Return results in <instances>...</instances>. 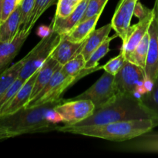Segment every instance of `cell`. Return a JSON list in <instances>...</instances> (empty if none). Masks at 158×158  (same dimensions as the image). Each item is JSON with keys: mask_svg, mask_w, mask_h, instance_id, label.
<instances>
[{"mask_svg": "<svg viewBox=\"0 0 158 158\" xmlns=\"http://www.w3.org/2000/svg\"><path fill=\"white\" fill-rule=\"evenodd\" d=\"M65 100L61 98L38 106L23 107L12 114L2 116L0 126L12 133L14 137L57 131V123L63 121L55 108Z\"/></svg>", "mask_w": 158, "mask_h": 158, "instance_id": "1", "label": "cell"}, {"mask_svg": "<svg viewBox=\"0 0 158 158\" xmlns=\"http://www.w3.org/2000/svg\"><path fill=\"white\" fill-rule=\"evenodd\" d=\"M157 127L151 119L124 120L99 126H59L56 131L97 137L115 142L128 141Z\"/></svg>", "mask_w": 158, "mask_h": 158, "instance_id": "2", "label": "cell"}, {"mask_svg": "<svg viewBox=\"0 0 158 158\" xmlns=\"http://www.w3.org/2000/svg\"><path fill=\"white\" fill-rule=\"evenodd\" d=\"M141 119L151 118L141 106L139 98L134 95L120 94L112 103L96 110L88 118L73 125L67 126H99L114 122Z\"/></svg>", "mask_w": 158, "mask_h": 158, "instance_id": "3", "label": "cell"}, {"mask_svg": "<svg viewBox=\"0 0 158 158\" xmlns=\"http://www.w3.org/2000/svg\"><path fill=\"white\" fill-rule=\"evenodd\" d=\"M61 40L62 35L54 31H52L47 36L42 38L35 47L23 58V63L19 73V78L26 80L39 71L51 56Z\"/></svg>", "mask_w": 158, "mask_h": 158, "instance_id": "4", "label": "cell"}, {"mask_svg": "<svg viewBox=\"0 0 158 158\" xmlns=\"http://www.w3.org/2000/svg\"><path fill=\"white\" fill-rule=\"evenodd\" d=\"M120 95L114 82V76L104 71L100 78L89 89L70 100H90L96 110L112 103Z\"/></svg>", "mask_w": 158, "mask_h": 158, "instance_id": "5", "label": "cell"}, {"mask_svg": "<svg viewBox=\"0 0 158 158\" xmlns=\"http://www.w3.org/2000/svg\"><path fill=\"white\" fill-rule=\"evenodd\" d=\"M66 125H73L90 117L95 111L94 104L88 100L68 99L55 108Z\"/></svg>", "mask_w": 158, "mask_h": 158, "instance_id": "6", "label": "cell"}, {"mask_svg": "<svg viewBox=\"0 0 158 158\" xmlns=\"http://www.w3.org/2000/svg\"><path fill=\"white\" fill-rule=\"evenodd\" d=\"M144 69L126 60L114 76L115 85L120 94L135 96L137 86L145 79Z\"/></svg>", "mask_w": 158, "mask_h": 158, "instance_id": "7", "label": "cell"}, {"mask_svg": "<svg viewBox=\"0 0 158 158\" xmlns=\"http://www.w3.org/2000/svg\"><path fill=\"white\" fill-rule=\"evenodd\" d=\"M153 12L154 15L148 29L149 49L144 72L146 78L154 82L158 76V0L154 2Z\"/></svg>", "mask_w": 158, "mask_h": 158, "instance_id": "8", "label": "cell"}, {"mask_svg": "<svg viewBox=\"0 0 158 158\" xmlns=\"http://www.w3.org/2000/svg\"><path fill=\"white\" fill-rule=\"evenodd\" d=\"M137 2L135 0H120L111 20L113 29L121 39L123 43L127 41L129 36L131 19L134 15Z\"/></svg>", "mask_w": 158, "mask_h": 158, "instance_id": "9", "label": "cell"}, {"mask_svg": "<svg viewBox=\"0 0 158 158\" xmlns=\"http://www.w3.org/2000/svg\"><path fill=\"white\" fill-rule=\"evenodd\" d=\"M88 2L89 0H83L80 2L73 12L66 18H60L54 15L50 24L52 31L57 32L62 36L67 35L81 21Z\"/></svg>", "mask_w": 158, "mask_h": 158, "instance_id": "10", "label": "cell"}, {"mask_svg": "<svg viewBox=\"0 0 158 158\" xmlns=\"http://www.w3.org/2000/svg\"><path fill=\"white\" fill-rule=\"evenodd\" d=\"M29 34L30 32H26L21 29L12 41H0V74L7 69L11 62L18 55Z\"/></svg>", "mask_w": 158, "mask_h": 158, "instance_id": "11", "label": "cell"}, {"mask_svg": "<svg viewBox=\"0 0 158 158\" xmlns=\"http://www.w3.org/2000/svg\"><path fill=\"white\" fill-rule=\"evenodd\" d=\"M153 15H154V12L153 9H151V12L146 16L139 19V22L137 24L131 26L129 36L127 41L122 44L121 50H120L124 53L125 57L135 49L143 36L148 33L150 25L152 21Z\"/></svg>", "mask_w": 158, "mask_h": 158, "instance_id": "12", "label": "cell"}, {"mask_svg": "<svg viewBox=\"0 0 158 158\" xmlns=\"http://www.w3.org/2000/svg\"><path fill=\"white\" fill-rule=\"evenodd\" d=\"M37 73H38V71L26 80L24 84L19 89L12 100L2 110L0 114V117L13 114L27 105L31 99Z\"/></svg>", "mask_w": 158, "mask_h": 158, "instance_id": "13", "label": "cell"}, {"mask_svg": "<svg viewBox=\"0 0 158 158\" xmlns=\"http://www.w3.org/2000/svg\"><path fill=\"white\" fill-rule=\"evenodd\" d=\"M84 43L85 41L83 43H74L65 36H62L61 41L53 50L51 56L63 66L81 53Z\"/></svg>", "mask_w": 158, "mask_h": 158, "instance_id": "14", "label": "cell"}, {"mask_svg": "<svg viewBox=\"0 0 158 158\" xmlns=\"http://www.w3.org/2000/svg\"><path fill=\"white\" fill-rule=\"evenodd\" d=\"M151 131L131 140L129 143L124 145V148L128 151L135 152L158 153V133Z\"/></svg>", "mask_w": 158, "mask_h": 158, "instance_id": "15", "label": "cell"}, {"mask_svg": "<svg viewBox=\"0 0 158 158\" xmlns=\"http://www.w3.org/2000/svg\"><path fill=\"white\" fill-rule=\"evenodd\" d=\"M111 29H113V28L110 23L93 31L92 33L85 40L83 48L81 51V54L84 56L85 60H87L91 54L109 37Z\"/></svg>", "mask_w": 158, "mask_h": 158, "instance_id": "16", "label": "cell"}, {"mask_svg": "<svg viewBox=\"0 0 158 158\" xmlns=\"http://www.w3.org/2000/svg\"><path fill=\"white\" fill-rule=\"evenodd\" d=\"M21 28V11L19 6L3 23L0 24V41H12L16 37Z\"/></svg>", "mask_w": 158, "mask_h": 158, "instance_id": "17", "label": "cell"}, {"mask_svg": "<svg viewBox=\"0 0 158 158\" xmlns=\"http://www.w3.org/2000/svg\"><path fill=\"white\" fill-rule=\"evenodd\" d=\"M60 66L61 65L55 59L52 58V56H50L46 60V63L39 69L36 79H35V83H34L33 90H32V96H31L30 100H32L35 97V96L44 87L45 85L49 82V80L52 77L54 73L56 71V69Z\"/></svg>", "mask_w": 158, "mask_h": 158, "instance_id": "18", "label": "cell"}, {"mask_svg": "<svg viewBox=\"0 0 158 158\" xmlns=\"http://www.w3.org/2000/svg\"><path fill=\"white\" fill-rule=\"evenodd\" d=\"M100 15L101 14H97L84 21L80 22L67 35H65V37L74 43L84 42L95 29Z\"/></svg>", "mask_w": 158, "mask_h": 158, "instance_id": "19", "label": "cell"}, {"mask_svg": "<svg viewBox=\"0 0 158 158\" xmlns=\"http://www.w3.org/2000/svg\"><path fill=\"white\" fill-rule=\"evenodd\" d=\"M139 100L143 109L158 127V76L154 80L152 89L142 95Z\"/></svg>", "mask_w": 158, "mask_h": 158, "instance_id": "20", "label": "cell"}, {"mask_svg": "<svg viewBox=\"0 0 158 158\" xmlns=\"http://www.w3.org/2000/svg\"><path fill=\"white\" fill-rule=\"evenodd\" d=\"M150 35L149 33L146 34L140 42L137 47L133 52L126 56V60L134 63L137 66L144 69L146 66L147 58H148V49H149Z\"/></svg>", "mask_w": 158, "mask_h": 158, "instance_id": "21", "label": "cell"}, {"mask_svg": "<svg viewBox=\"0 0 158 158\" xmlns=\"http://www.w3.org/2000/svg\"><path fill=\"white\" fill-rule=\"evenodd\" d=\"M23 63L22 59L12 66L8 67L4 72L0 74V96L18 78Z\"/></svg>", "mask_w": 158, "mask_h": 158, "instance_id": "22", "label": "cell"}, {"mask_svg": "<svg viewBox=\"0 0 158 158\" xmlns=\"http://www.w3.org/2000/svg\"><path fill=\"white\" fill-rule=\"evenodd\" d=\"M118 36L116 35H113L111 37H108L89 56V58L86 60V66L85 68L86 69H94V68L97 67L99 66V62L101 60L103 57H104L106 54L108 53L110 50V42L114 40L115 37Z\"/></svg>", "mask_w": 158, "mask_h": 158, "instance_id": "23", "label": "cell"}, {"mask_svg": "<svg viewBox=\"0 0 158 158\" xmlns=\"http://www.w3.org/2000/svg\"><path fill=\"white\" fill-rule=\"evenodd\" d=\"M86 62L84 56L80 53L77 56L74 57L73 60H69L66 63L61 66L62 72L66 76H70V77H77L83 73L86 68Z\"/></svg>", "mask_w": 158, "mask_h": 158, "instance_id": "24", "label": "cell"}, {"mask_svg": "<svg viewBox=\"0 0 158 158\" xmlns=\"http://www.w3.org/2000/svg\"><path fill=\"white\" fill-rule=\"evenodd\" d=\"M36 0H22L20 4V11H21V22L22 28L26 32H31L28 31L31 18L35 9Z\"/></svg>", "mask_w": 158, "mask_h": 158, "instance_id": "25", "label": "cell"}, {"mask_svg": "<svg viewBox=\"0 0 158 158\" xmlns=\"http://www.w3.org/2000/svg\"><path fill=\"white\" fill-rule=\"evenodd\" d=\"M58 0H36L35 9L31 18L28 31L31 32L32 29L42 15L52 6H53Z\"/></svg>", "mask_w": 158, "mask_h": 158, "instance_id": "26", "label": "cell"}, {"mask_svg": "<svg viewBox=\"0 0 158 158\" xmlns=\"http://www.w3.org/2000/svg\"><path fill=\"white\" fill-rule=\"evenodd\" d=\"M25 82H26V80H23L18 77L14 81V83L0 96V114L2 111V110L7 106L8 103L12 100V99L16 94L19 89L24 84Z\"/></svg>", "mask_w": 158, "mask_h": 158, "instance_id": "27", "label": "cell"}, {"mask_svg": "<svg viewBox=\"0 0 158 158\" xmlns=\"http://www.w3.org/2000/svg\"><path fill=\"white\" fill-rule=\"evenodd\" d=\"M108 1L109 0H89L84 15L80 22L84 21L97 14H102Z\"/></svg>", "mask_w": 158, "mask_h": 158, "instance_id": "28", "label": "cell"}, {"mask_svg": "<svg viewBox=\"0 0 158 158\" xmlns=\"http://www.w3.org/2000/svg\"><path fill=\"white\" fill-rule=\"evenodd\" d=\"M22 0H0V24L21 4Z\"/></svg>", "mask_w": 158, "mask_h": 158, "instance_id": "29", "label": "cell"}, {"mask_svg": "<svg viewBox=\"0 0 158 158\" xmlns=\"http://www.w3.org/2000/svg\"><path fill=\"white\" fill-rule=\"evenodd\" d=\"M125 61H126V57H125L124 53L120 51L118 56L111 59L106 64L103 65V69L105 72L115 76L123 66Z\"/></svg>", "mask_w": 158, "mask_h": 158, "instance_id": "30", "label": "cell"}, {"mask_svg": "<svg viewBox=\"0 0 158 158\" xmlns=\"http://www.w3.org/2000/svg\"><path fill=\"white\" fill-rule=\"evenodd\" d=\"M77 5L73 0H58L56 11L54 15L60 18H66L73 12Z\"/></svg>", "mask_w": 158, "mask_h": 158, "instance_id": "31", "label": "cell"}, {"mask_svg": "<svg viewBox=\"0 0 158 158\" xmlns=\"http://www.w3.org/2000/svg\"><path fill=\"white\" fill-rule=\"evenodd\" d=\"M151 11V9H148L146 6H143L142 3L139 2L138 1L136 3L135 8H134V15L137 17L138 19L143 18V17L146 16L148 13Z\"/></svg>", "mask_w": 158, "mask_h": 158, "instance_id": "32", "label": "cell"}, {"mask_svg": "<svg viewBox=\"0 0 158 158\" xmlns=\"http://www.w3.org/2000/svg\"><path fill=\"white\" fill-rule=\"evenodd\" d=\"M52 31V27L51 26H39L38 29H37L36 33L39 36H40L41 38H44V37L47 36L48 35L51 33V32Z\"/></svg>", "mask_w": 158, "mask_h": 158, "instance_id": "33", "label": "cell"}, {"mask_svg": "<svg viewBox=\"0 0 158 158\" xmlns=\"http://www.w3.org/2000/svg\"><path fill=\"white\" fill-rule=\"evenodd\" d=\"M12 137H14V136L12 135V133L9 132V131H8V130H6V128L0 126V140H6V139L9 138H12Z\"/></svg>", "mask_w": 158, "mask_h": 158, "instance_id": "34", "label": "cell"}, {"mask_svg": "<svg viewBox=\"0 0 158 158\" xmlns=\"http://www.w3.org/2000/svg\"><path fill=\"white\" fill-rule=\"evenodd\" d=\"M73 1L74 2L77 3V4H79V3H80L81 1H83V0H73Z\"/></svg>", "mask_w": 158, "mask_h": 158, "instance_id": "35", "label": "cell"}, {"mask_svg": "<svg viewBox=\"0 0 158 158\" xmlns=\"http://www.w3.org/2000/svg\"><path fill=\"white\" fill-rule=\"evenodd\" d=\"M135 1H138V0H135Z\"/></svg>", "mask_w": 158, "mask_h": 158, "instance_id": "36", "label": "cell"}]
</instances>
